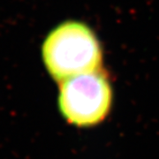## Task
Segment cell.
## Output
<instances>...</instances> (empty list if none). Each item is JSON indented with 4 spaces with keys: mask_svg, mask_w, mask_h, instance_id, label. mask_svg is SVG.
<instances>
[{
    "mask_svg": "<svg viewBox=\"0 0 159 159\" xmlns=\"http://www.w3.org/2000/svg\"><path fill=\"white\" fill-rule=\"evenodd\" d=\"M59 85L58 107L70 124L93 126L107 117L112 104V89L101 70L74 76Z\"/></svg>",
    "mask_w": 159,
    "mask_h": 159,
    "instance_id": "cell-2",
    "label": "cell"
},
{
    "mask_svg": "<svg viewBox=\"0 0 159 159\" xmlns=\"http://www.w3.org/2000/svg\"><path fill=\"white\" fill-rule=\"evenodd\" d=\"M47 71L58 83L100 71L102 51L95 32L85 23L68 20L53 29L42 47Z\"/></svg>",
    "mask_w": 159,
    "mask_h": 159,
    "instance_id": "cell-1",
    "label": "cell"
}]
</instances>
